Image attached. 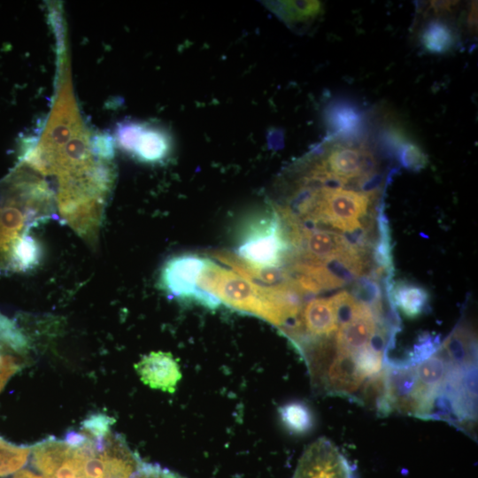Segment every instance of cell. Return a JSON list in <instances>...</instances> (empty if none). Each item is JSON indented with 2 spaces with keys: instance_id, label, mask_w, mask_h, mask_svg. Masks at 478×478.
Segmentation results:
<instances>
[{
  "instance_id": "5",
  "label": "cell",
  "mask_w": 478,
  "mask_h": 478,
  "mask_svg": "<svg viewBox=\"0 0 478 478\" xmlns=\"http://www.w3.org/2000/svg\"><path fill=\"white\" fill-rule=\"evenodd\" d=\"M292 478H352V473L338 449L320 438L305 450Z\"/></svg>"
},
{
  "instance_id": "10",
  "label": "cell",
  "mask_w": 478,
  "mask_h": 478,
  "mask_svg": "<svg viewBox=\"0 0 478 478\" xmlns=\"http://www.w3.org/2000/svg\"><path fill=\"white\" fill-rule=\"evenodd\" d=\"M428 291L413 283L399 281L391 290V302L410 319L422 314L428 306Z\"/></svg>"
},
{
  "instance_id": "7",
  "label": "cell",
  "mask_w": 478,
  "mask_h": 478,
  "mask_svg": "<svg viewBox=\"0 0 478 478\" xmlns=\"http://www.w3.org/2000/svg\"><path fill=\"white\" fill-rule=\"evenodd\" d=\"M122 143L134 151L142 160L156 162L163 159L168 152V142L158 132L145 130L141 127H131L125 130Z\"/></svg>"
},
{
  "instance_id": "12",
  "label": "cell",
  "mask_w": 478,
  "mask_h": 478,
  "mask_svg": "<svg viewBox=\"0 0 478 478\" xmlns=\"http://www.w3.org/2000/svg\"><path fill=\"white\" fill-rule=\"evenodd\" d=\"M282 424L286 428L297 435L309 432L313 426V415L310 408L301 402H290L279 410Z\"/></svg>"
},
{
  "instance_id": "8",
  "label": "cell",
  "mask_w": 478,
  "mask_h": 478,
  "mask_svg": "<svg viewBox=\"0 0 478 478\" xmlns=\"http://www.w3.org/2000/svg\"><path fill=\"white\" fill-rule=\"evenodd\" d=\"M327 120L333 137L346 141H358L361 137L364 119L361 111L353 104L343 101L332 104Z\"/></svg>"
},
{
  "instance_id": "14",
  "label": "cell",
  "mask_w": 478,
  "mask_h": 478,
  "mask_svg": "<svg viewBox=\"0 0 478 478\" xmlns=\"http://www.w3.org/2000/svg\"><path fill=\"white\" fill-rule=\"evenodd\" d=\"M41 250L38 243L27 233L16 240L11 249L12 266L20 271H27L39 263Z\"/></svg>"
},
{
  "instance_id": "18",
  "label": "cell",
  "mask_w": 478,
  "mask_h": 478,
  "mask_svg": "<svg viewBox=\"0 0 478 478\" xmlns=\"http://www.w3.org/2000/svg\"><path fill=\"white\" fill-rule=\"evenodd\" d=\"M19 367V362L14 355L5 354L0 357V392Z\"/></svg>"
},
{
  "instance_id": "19",
  "label": "cell",
  "mask_w": 478,
  "mask_h": 478,
  "mask_svg": "<svg viewBox=\"0 0 478 478\" xmlns=\"http://www.w3.org/2000/svg\"><path fill=\"white\" fill-rule=\"evenodd\" d=\"M458 4V1H431L429 5L435 12L440 13L451 11Z\"/></svg>"
},
{
  "instance_id": "3",
  "label": "cell",
  "mask_w": 478,
  "mask_h": 478,
  "mask_svg": "<svg viewBox=\"0 0 478 478\" xmlns=\"http://www.w3.org/2000/svg\"><path fill=\"white\" fill-rule=\"evenodd\" d=\"M234 253L262 268L280 267L289 262L293 249L287 227L274 205L246 221Z\"/></svg>"
},
{
  "instance_id": "11",
  "label": "cell",
  "mask_w": 478,
  "mask_h": 478,
  "mask_svg": "<svg viewBox=\"0 0 478 478\" xmlns=\"http://www.w3.org/2000/svg\"><path fill=\"white\" fill-rule=\"evenodd\" d=\"M456 41L452 27L440 19L429 21L422 28L420 42L426 51L443 54L450 51Z\"/></svg>"
},
{
  "instance_id": "20",
  "label": "cell",
  "mask_w": 478,
  "mask_h": 478,
  "mask_svg": "<svg viewBox=\"0 0 478 478\" xmlns=\"http://www.w3.org/2000/svg\"><path fill=\"white\" fill-rule=\"evenodd\" d=\"M12 478H45L42 475L37 474L30 470H19Z\"/></svg>"
},
{
  "instance_id": "1",
  "label": "cell",
  "mask_w": 478,
  "mask_h": 478,
  "mask_svg": "<svg viewBox=\"0 0 478 478\" xmlns=\"http://www.w3.org/2000/svg\"><path fill=\"white\" fill-rule=\"evenodd\" d=\"M88 433V432H87ZM69 433L32 451V463L45 478H131L142 464L118 436Z\"/></svg>"
},
{
  "instance_id": "17",
  "label": "cell",
  "mask_w": 478,
  "mask_h": 478,
  "mask_svg": "<svg viewBox=\"0 0 478 478\" xmlns=\"http://www.w3.org/2000/svg\"><path fill=\"white\" fill-rule=\"evenodd\" d=\"M397 157L404 167L412 171L424 168L428 162L421 148L408 140L397 148Z\"/></svg>"
},
{
  "instance_id": "16",
  "label": "cell",
  "mask_w": 478,
  "mask_h": 478,
  "mask_svg": "<svg viewBox=\"0 0 478 478\" xmlns=\"http://www.w3.org/2000/svg\"><path fill=\"white\" fill-rule=\"evenodd\" d=\"M321 10V4L318 1H290L277 2L276 12L283 19L297 22L304 21L315 17Z\"/></svg>"
},
{
  "instance_id": "6",
  "label": "cell",
  "mask_w": 478,
  "mask_h": 478,
  "mask_svg": "<svg viewBox=\"0 0 478 478\" xmlns=\"http://www.w3.org/2000/svg\"><path fill=\"white\" fill-rule=\"evenodd\" d=\"M135 369L141 380L152 389L173 393L181 377L178 362L172 354L163 351L144 356Z\"/></svg>"
},
{
  "instance_id": "4",
  "label": "cell",
  "mask_w": 478,
  "mask_h": 478,
  "mask_svg": "<svg viewBox=\"0 0 478 478\" xmlns=\"http://www.w3.org/2000/svg\"><path fill=\"white\" fill-rule=\"evenodd\" d=\"M206 261L207 258L193 253L168 259L161 270V288L171 297L194 302L209 309L217 308L220 305L219 300L198 287V279Z\"/></svg>"
},
{
  "instance_id": "13",
  "label": "cell",
  "mask_w": 478,
  "mask_h": 478,
  "mask_svg": "<svg viewBox=\"0 0 478 478\" xmlns=\"http://www.w3.org/2000/svg\"><path fill=\"white\" fill-rule=\"evenodd\" d=\"M25 224V216L12 206L0 209V251L5 253L11 251L13 243L20 236Z\"/></svg>"
},
{
  "instance_id": "9",
  "label": "cell",
  "mask_w": 478,
  "mask_h": 478,
  "mask_svg": "<svg viewBox=\"0 0 478 478\" xmlns=\"http://www.w3.org/2000/svg\"><path fill=\"white\" fill-rule=\"evenodd\" d=\"M449 362L453 366L477 364L476 339L466 327L458 326L440 345Z\"/></svg>"
},
{
  "instance_id": "15",
  "label": "cell",
  "mask_w": 478,
  "mask_h": 478,
  "mask_svg": "<svg viewBox=\"0 0 478 478\" xmlns=\"http://www.w3.org/2000/svg\"><path fill=\"white\" fill-rule=\"evenodd\" d=\"M31 449L12 444L0 437V477L19 470L27 461Z\"/></svg>"
},
{
  "instance_id": "2",
  "label": "cell",
  "mask_w": 478,
  "mask_h": 478,
  "mask_svg": "<svg viewBox=\"0 0 478 478\" xmlns=\"http://www.w3.org/2000/svg\"><path fill=\"white\" fill-rule=\"evenodd\" d=\"M198 287L220 304L258 317L281 331L292 325L303 305V297L292 289L260 285L209 258L199 276Z\"/></svg>"
}]
</instances>
